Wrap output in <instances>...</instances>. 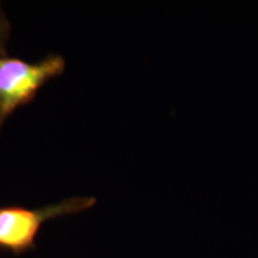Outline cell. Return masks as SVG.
I'll list each match as a JSON object with an SVG mask.
<instances>
[{"label": "cell", "instance_id": "cell-1", "mask_svg": "<svg viewBox=\"0 0 258 258\" xmlns=\"http://www.w3.org/2000/svg\"><path fill=\"white\" fill-rule=\"evenodd\" d=\"M95 202L93 198H72L40 209L0 207V247L15 254L23 253L35 246V239L43 222L85 211Z\"/></svg>", "mask_w": 258, "mask_h": 258}, {"label": "cell", "instance_id": "cell-2", "mask_svg": "<svg viewBox=\"0 0 258 258\" xmlns=\"http://www.w3.org/2000/svg\"><path fill=\"white\" fill-rule=\"evenodd\" d=\"M63 69V59L56 55L37 63L0 56V127L8 116L34 98L41 86Z\"/></svg>", "mask_w": 258, "mask_h": 258}]
</instances>
